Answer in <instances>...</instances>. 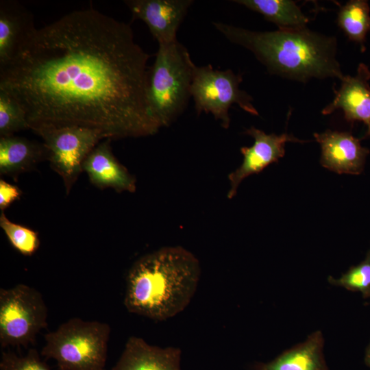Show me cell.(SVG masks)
Instances as JSON below:
<instances>
[{"instance_id": "obj_10", "label": "cell", "mask_w": 370, "mask_h": 370, "mask_svg": "<svg viewBox=\"0 0 370 370\" xmlns=\"http://www.w3.org/2000/svg\"><path fill=\"white\" fill-rule=\"evenodd\" d=\"M133 18L143 21L158 45L177 40V32L193 3L191 0L125 1Z\"/></svg>"}, {"instance_id": "obj_21", "label": "cell", "mask_w": 370, "mask_h": 370, "mask_svg": "<svg viewBox=\"0 0 370 370\" xmlns=\"http://www.w3.org/2000/svg\"><path fill=\"white\" fill-rule=\"evenodd\" d=\"M0 227L12 246L22 255L30 256L38 249L40 240L36 232L11 221L1 211Z\"/></svg>"}, {"instance_id": "obj_26", "label": "cell", "mask_w": 370, "mask_h": 370, "mask_svg": "<svg viewBox=\"0 0 370 370\" xmlns=\"http://www.w3.org/2000/svg\"><path fill=\"white\" fill-rule=\"evenodd\" d=\"M103 370H106V369H103Z\"/></svg>"}, {"instance_id": "obj_5", "label": "cell", "mask_w": 370, "mask_h": 370, "mask_svg": "<svg viewBox=\"0 0 370 370\" xmlns=\"http://www.w3.org/2000/svg\"><path fill=\"white\" fill-rule=\"evenodd\" d=\"M110 334L106 323L71 318L45 335L41 355L60 370H103Z\"/></svg>"}, {"instance_id": "obj_2", "label": "cell", "mask_w": 370, "mask_h": 370, "mask_svg": "<svg viewBox=\"0 0 370 370\" xmlns=\"http://www.w3.org/2000/svg\"><path fill=\"white\" fill-rule=\"evenodd\" d=\"M199 260L181 246L164 247L138 259L126 277L123 304L131 313L164 321L183 311L199 281Z\"/></svg>"}, {"instance_id": "obj_6", "label": "cell", "mask_w": 370, "mask_h": 370, "mask_svg": "<svg viewBox=\"0 0 370 370\" xmlns=\"http://www.w3.org/2000/svg\"><path fill=\"white\" fill-rule=\"evenodd\" d=\"M48 310L40 293L24 284L0 288V344L27 346L47 326Z\"/></svg>"}, {"instance_id": "obj_14", "label": "cell", "mask_w": 370, "mask_h": 370, "mask_svg": "<svg viewBox=\"0 0 370 370\" xmlns=\"http://www.w3.org/2000/svg\"><path fill=\"white\" fill-rule=\"evenodd\" d=\"M179 347H160L138 336H130L111 370H181Z\"/></svg>"}, {"instance_id": "obj_11", "label": "cell", "mask_w": 370, "mask_h": 370, "mask_svg": "<svg viewBox=\"0 0 370 370\" xmlns=\"http://www.w3.org/2000/svg\"><path fill=\"white\" fill-rule=\"evenodd\" d=\"M321 148V165L338 174H360L369 150L349 132L327 130L314 133Z\"/></svg>"}, {"instance_id": "obj_3", "label": "cell", "mask_w": 370, "mask_h": 370, "mask_svg": "<svg viewBox=\"0 0 370 370\" xmlns=\"http://www.w3.org/2000/svg\"><path fill=\"white\" fill-rule=\"evenodd\" d=\"M213 25L230 42L251 51L271 73L304 82L344 76L334 37L307 28L256 32L223 23Z\"/></svg>"}, {"instance_id": "obj_20", "label": "cell", "mask_w": 370, "mask_h": 370, "mask_svg": "<svg viewBox=\"0 0 370 370\" xmlns=\"http://www.w3.org/2000/svg\"><path fill=\"white\" fill-rule=\"evenodd\" d=\"M29 129L26 114L16 100L0 90V136H12Z\"/></svg>"}, {"instance_id": "obj_7", "label": "cell", "mask_w": 370, "mask_h": 370, "mask_svg": "<svg viewBox=\"0 0 370 370\" xmlns=\"http://www.w3.org/2000/svg\"><path fill=\"white\" fill-rule=\"evenodd\" d=\"M242 80L241 75L235 74L231 69L220 71L210 64L196 66L190 95L197 113H211L225 129L230 127L229 110L234 103L252 115H258L252 97L239 88Z\"/></svg>"}, {"instance_id": "obj_18", "label": "cell", "mask_w": 370, "mask_h": 370, "mask_svg": "<svg viewBox=\"0 0 370 370\" xmlns=\"http://www.w3.org/2000/svg\"><path fill=\"white\" fill-rule=\"evenodd\" d=\"M234 2L261 14L280 29L306 28L309 18L296 3L291 0H236Z\"/></svg>"}, {"instance_id": "obj_8", "label": "cell", "mask_w": 370, "mask_h": 370, "mask_svg": "<svg viewBox=\"0 0 370 370\" xmlns=\"http://www.w3.org/2000/svg\"><path fill=\"white\" fill-rule=\"evenodd\" d=\"M33 131L42 138L47 160L62 177L67 195L83 171L88 154L101 140L107 139L99 130L77 125L46 126Z\"/></svg>"}, {"instance_id": "obj_17", "label": "cell", "mask_w": 370, "mask_h": 370, "mask_svg": "<svg viewBox=\"0 0 370 370\" xmlns=\"http://www.w3.org/2000/svg\"><path fill=\"white\" fill-rule=\"evenodd\" d=\"M47 159L43 143L27 138L8 136L0 137V174L17 177Z\"/></svg>"}, {"instance_id": "obj_19", "label": "cell", "mask_w": 370, "mask_h": 370, "mask_svg": "<svg viewBox=\"0 0 370 370\" xmlns=\"http://www.w3.org/2000/svg\"><path fill=\"white\" fill-rule=\"evenodd\" d=\"M370 8L365 0H351L341 6L338 13V27L352 41L360 44L365 51V42L370 31Z\"/></svg>"}, {"instance_id": "obj_1", "label": "cell", "mask_w": 370, "mask_h": 370, "mask_svg": "<svg viewBox=\"0 0 370 370\" xmlns=\"http://www.w3.org/2000/svg\"><path fill=\"white\" fill-rule=\"evenodd\" d=\"M149 55L131 27L88 8L34 28L0 66V90L25 112L29 129L77 125L107 138L161 127L148 100Z\"/></svg>"}, {"instance_id": "obj_9", "label": "cell", "mask_w": 370, "mask_h": 370, "mask_svg": "<svg viewBox=\"0 0 370 370\" xmlns=\"http://www.w3.org/2000/svg\"><path fill=\"white\" fill-rule=\"evenodd\" d=\"M254 139L251 147H243L241 152L243 160L241 166L228 175L230 188L227 198H233L242 181L248 176L257 174L269 164L278 162L285 154V144L288 142L304 143L286 132L281 135L267 134L262 130L251 127L245 131Z\"/></svg>"}, {"instance_id": "obj_15", "label": "cell", "mask_w": 370, "mask_h": 370, "mask_svg": "<svg viewBox=\"0 0 370 370\" xmlns=\"http://www.w3.org/2000/svg\"><path fill=\"white\" fill-rule=\"evenodd\" d=\"M323 347V334L316 330L304 342L284 351L273 360L255 363L251 370H328Z\"/></svg>"}, {"instance_id": "obj_16", "label": "cell", "mask_w": 370, "mask_h": 370, "mask_svg": "<svg viewBox=\"0 0 370 370\" xmlns=\"http://www.w3.org/2000/svg\"><path fill=\"white\" fill-rule=\"evenodd\" d=\"M35 28L30 13L19 3H0V66L16 55L25 39Z\"/></svg>"}, {"instance_id": "obj_22", "label": "cell", "mask_w": 370, "mask_h": 370, "mask_svg": "<svg viewBox=\"0 0 370 370\" xmlns=\"http://www.w3.org/2000/svg\"><path fill=\"white\" fill-rule=\"evenodd\" d=\"M328 281L333 286L359 292L365 299L370 298V250L358 264L351 267L339 278L329 276Z\"/></svg>"}, {"instance_id": "obj_24", "label": "cell", "mask_w": 370, "mask_h": 370, "mask_svg": "<svg viewBox=\"0 0 370 370\" xmlns=\"http://www.w3.org/2000/svg\"><path fill=\"white\" fill-rule=\"evenodd\" d=\"M21 190L3 180H0V209L3 211L12 203L20 199Z\"/></svg>"}, {"instance_id": "obj_4", "label": "cell", "mask_w": 370, "mask_h": 370, "mask_svg": "<svg viewBox=\"0 0 370 370\" xmlns=\"http://www.w3.org/2000/svg\"><path fill=\"white\" fill-rule=\"evenodd\" d=\"M158 45L149 69L147 95L151 112L162 127L170 125L185 110L196 65L177 40Z\"/></svg>"}, {"instance_id": "obj_25", "label": "cell", "mask_w": 370, "mask_h": 370, "mask_svg": "<svg viewBox=\"0 0 370 370\" xmlns=\"http://www.w3.org/2000/svg\"><path fill=\"white\" fill-rule=\"evenodd\" d=\"M365 362L366 365L370 368V341L366 348L365 354Z\"/></svg>"}, {"instance_id": "obj_12", "label": "cell", "mask_w": 370, "mask_h": 370, "mask_svg": "<svg viewBox=\"0 0 370 370\" xmlns=\"http://www.w3.org/2000/svg\"><path fill=\"white\" fill-rule=\"evenodd\" d=\"M370 71L364 63H360L355 76L344 75L338 90H334L335 97L322 110L323 114H330L341 109L345 119L353 124L362 121L367 126L365 137L370 136Z\"/></svg>"}, {"instance_id": "obj_23", "label": "cell", "mask_w": 370, "mask_h": 370, "mask_svg": "<svg viewBox=\"0 0 370 370\" xmlns=\"http://www.w3.org/2000/svg\"><path fill=\"white\" fill-rule=\"evenodd\" d=\"M0 370H51L40 358L36 349H29L24 356L13 352H3L0 360Z\"/></svg>"}, {"instance_id": "obj_13", "label": "cell", "mask_w": 370, "mask_h": 370, "mask_svg": "<svg viewBox=\"0 0 370 370\" xmlns=\"http://www.w3.org/2000/svg\"><path fill=\"white\" fill-rule=\"evenodd\" d=\"M110 140H103L91 151L83 163V171L90 182L101 189L111 188L117 192L134 193L136 180L114 156Z\"/></svg>"}]
</instances>
